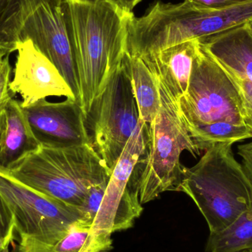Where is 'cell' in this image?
<instances>
[{"label":"cell","instance_id":"cell-1","mask_svg":"<svg viewBox=\"0 0 252 252\" xmlns=\"http://www.w3.org/2000/svg\"><path fill=\"white\" fill-rule=\"evenodd\" d=\"M63 7L86 114L124 62L133 12L115 0H63Z\"/></svg>","mask_w":252,"mask_h":252},{"label":"cell","instance_id":"cell-2","mask_svg":"<svg viewBox=\"0 0 252 252\" xmlns=\"http://www.w3.org/2000/svg\"><path fill=\"white\" fill-rule=\"evenodd\" d=\"M232 146L220 144L207 150L195 166L185 167L178 188L192 198L210 233L223 230L252 208V183Z\"/></svg>","mask_w":252,"mask_h":252},{"label":"cell","instance_id":"cell-3","mask_svg":"<svg viewBox=\"0 0 252 252\" xmlns=\"http://www.w3.org/2000/svg\"><path fill=\"white\" fill-rule=\"evenodd\" d=\"M7 170L30 188L77 207L93 188L109 182L112 175L90 144L65 148L40 145Z\"/></svg>","mask_w":252,"mask_h":252},{"label":"cell","instance_id":"cell-4","mask_svg":"<svg viewBox=\"0 0 252 252\" xmlns=\"http://www.w3.org/2000/svg\"><path fill=\"white\" fill-rule=\"evenodd\" d=\"M158 83L161 107L148 124L145 154L131 177L141 204L154 201L163 192L178 191L185 168L180 161L182 152L188 151L194 157L201 154L182 119L177 100L158 79Z\"/></svg>","mask_w":252,"mask_h":252},{"label":"cell","instance_id":"cell-5","mask_svg":"<svg viewBox=\"0 0 252 252\" xmlns=\"http://www.w3.org/2000/svg\"><path fill=\"white\" fill-rule=\"evenodd\" d=\"M0 195L13 215L17 252H50L75 222L84 219L78 207L30 188L1 167Z\"/></svg>","mask_w":252,"mask_h":252},{"label":"cell","instance_id":"cell-6","mask_svg":"<svg viewBox=\"0 0 252 252\" xmlns=\"http://www.w3.org/2000/svg\"><path fill=\"white\" fill-rule=\"evenodd\" d=\"M139 121L131 80L124 59L85 114L90 145L112 173Z\"/></svg>","mask_w":252,"mask_h":252},{"label":"cell","instance_id":"cell-7","mask_svg":"<svg viewBox=\"0 0 252 252\" xmlns=\"http://www.w3.org/2000/svg\"><path fill=\"white\" fill-rule=\"evenodd\" d=\"M178 105L187 127L216 123L247 126L238 89L201 44L192 65L188 91Z\"/></svg>","mask_w":252,"mask_h":252},{"label":"cell","instance_id":"cell-8","mask_svg":"<svg viewBox=\"0 0 252 252\" xmlns=\"http://www.w3.org/2000/svg\"><path fill=\"white\" fill-rule=\"evenodd\" d=\"M148 125L139 120L115 167L93 225L94 232L112 235L133 227L143 211L131 184L133 170L145 154Z\"/></svg>","mask_w":252,"mask_h":252},{"label":"cell","instance_id":"cell-9","mask_svg":"<svg viewBox=\"0 0 252 252\" xmlns=\"http://www.w3.org/2000/svg\"><path fill=\"white\" fill-rule=\"evenodd\" d=\"M26 40L32 41L37 50L56 66L79 101V83L63 0L59 2L43 1L35 7L24 22L19 33L20 42Z\"/></svg>","mask_w":252,"mask_h":252},{"label":"cell","instance_id":"cell-10","mask_svg":"<svg viewBox=\"0 0 252 252\" xmlns=\"http://www.w3.org/2000/svg\"><path fill=\"white\" fill-rule=\"evenodd\" d=\"M16 51L13 80L9 82L8 89L12 97L20 95L22 107L52 96L77 100L59 69L32 41L19 43Z\"/></svg>","mask_w":252,"mask_h":252},{"label":"cell","instance_id":"cell-11","mask_svg":"<svg viewBox=\"0 0 252 252\" xmlns=\"http://www.w3.org/2000/svg\"><path fill=\"white\" fill-rule=\"evenodd\" d=\"M22 108L41 146L65 148L90 144L85 113L78 100L52 103L44 99Z\"/></svg>","mask_w":252,"mask_h":252},{"label":"cell","instance_id":"cell-12","mask_svg":"<svg viewBox=\"0 0 252 252\" xmlns=\"http://www.w3.org/2000/svg\"><path fill=\"white\" fill-rule=\"evenodd\" d=\"M199 40L206 53L231 78L252 83V31L250 22Z\"/></svg>","mask_w":252,"mask_h":252},{"label":"cell","instance_id":"cell-13","mask_svg":"<svg viewBox=\"0 0 252 252\" xmlns=\"http://www.w3.org/2000/svg\"><path fill=\"white\" fill-rule=\"evenodd\" d=\"M200 44L192 39L140 57L178 102L188 91Z\"/></svg>","mask_w":252,"mask_h":252},{"label":"cell","instance_id":"cell-14","mask_svg":"<svg viewBox=\"0 0 252 252\" xmlns=\"http://www.w3.org/2000/svg\"><path fill=\"white\" fill-rule=\"evenodd\" d=\"M39 146L20 100L10 99L0 112V167L9 170Z\"/></svg>","mask_w":252,"mask_h":252},{"label":"cell","instance_id":"cell-15","mask_svg":"<svg viewBox=\"0 0 252 252\" xmlns=\"http://www.w3.org/2000/svg\"><path fill=\"white\" fill-rule=\"evenodd\" d=\"M139 110V120L145 124L154 121L161 107L158 79L140 57L128 52L124 57Z\"/></svg>","mask_w":252,"mask_h":252},{"label":"cell","instance_id":"cell-16","mask_svg":"<svg viewBox=\"0 0 252 252\" xmlns=\"http://www.w3.org/2000/svg\"><path fill=\"white\" fill-rule=\"evenodd\" d=\"M43 1L62 0H0V50L9 56L17 50L24 22Z\"/></svg>","mask_w":252,"mask_h":252},{"label":"cell","instance_id":"cell-17","mask_svg":"<svg viewBox=\"0 0 252 252\" xmlns=\"http://www.w3.org/2000/svg\"><path fill=\"white\" fill-rule=\"evenodd\" d=\"M112 249V235L94 232L91 222L81 219L50 252H109Z\"/></svg>","mask_w":252,"mask_h":252},{"label":"cell","instance_id":"cell-18","mask_svg":"<svg viewBox=\"0 0 252 252\" xmlns=\"http://www.w3.org/2000/svg\"><path fill=\"white\" fill-rule=\"evenodd\" d=\"M252 252V208L220 232L210 233L207 252Z\"/></svg>","mask_w":252,"mask_h":252},{"label":"cell","instance_id":"cell-19","mask_svg":"<svg viewBox=\"0 0 252 252\" xmlns=\"http://www.w3.org/2000/svg\"><path fill=\"white\" fill-rule=\"evenodd\" d=\"M187 128L200 151H206L216 145H232L235 142L252 138V130L248 126L234 125L229 123H216Z\"/></svg>","mask_w":252,"mask_h":252},{"label":"cell","instance_id":"cell-20","mask_svg":"<svg viewBox=\"0 0 252 252\" xmlns=\"http://www.w3.org/2000/svg\"><path fill=\"white\" fill-rule=\"evenodd\" d=\"M13 215L0 195V252H8L15 239Z\"/></svg>","mask_w":252,"mask_h":252},{"label":"cell","instance_id":"cell-21","mask_svg":"<svg viewBox=\"0 0 252 252\" xmlns=\"http://www.w3.org/2000/svg\"><path fill=\"white\" fill-rule=\"evenodd\" d=\"M108 182H105L93 188L81 206L78 207L84 219L87 221L91 222L93 225L100 208Z\"/></svg>","mask_w":252,"mask_h":252},{"label":"cell","instance_id":"cell-22","mask_svg":"<svg viewBox=\"0 0 252 252\" xmlns=\"http://www.w3.org/2000/svg\"><path fill=\"white\" fill-rule=\"evenodd\" d=\"M10 75H11V66L9 62L8 56L6 57L2 69L0 72V112L7 105V102L13 98L8 89Z\"/></svg>","mask_w":252,"mask_h":252},{"label":"cell","instance_id":"cell-23","mask_svg":"<svg viewBox=\"0 0 252 252\" xmlns=\"http://www.w3.org/2000/svg\"><path fill=\"white\" fill-rule=\"evenodd\" d=\"M184 1H188L198 8L215 10V9L223 8L228 6L243 2L246 0H184Z\"/></svg>","mask_w":252,"mask_h":252},{"label":"cell","instance_id":"cell-24","mask_svg":"<svg viewBox=\"0 0 252 252\" xmlns=\"http://www.w3.org/2000/svg\"><path fill=\"white\" fill-rule=\"evenodd\" d=\"M238 154L242 158V165L252 183V142L241 145Z\"/></svg>","mask_w":252,"mask_h":252},{"label":"cell","instance_id":"cell-25","mask_svg":"<svg viewBox=\"0 0 252 252\" xmlns=\"http://www.w3.org/2000/svg\"><path fill=\"white\" fill-rule=\"evenodd\" d=\"M118 4L127 12H132L133 9L142 0H115Z\"/></svg>","mask_w":252,"mask_h":252},{"label":"cell","instance_id":"cell-26","mask_svg":"<svg viewBox=\"0 0 252 252\" xmlns=\"http://www.w3.org/2000/svg\"><path fill=\"white\" fill-rule=\"evenodd\" d=\"M8 56L9 55L5 54L4 52L0 50V72H1V69H2L3 65H4L6 57Z\"/></svg>","mask_w":252,"mask_h":252},{"label":"cell","instance_id":"cell-27","mask_svg":"<svg viewBox=\"0 0 252 252\" xmlns=\"http://www.w3.org/2000/svg\"><path fill=\"white\" fill-rule=\"evenodd\" d=\"M250 26H251L252 31V22H250Z\"/></svg>","mask_w":252,"mask_h":252},{"label":"cell","instance_id":"cell-28","mask_svg":"<svg viewBox=\"0 0 252 252\" xmlns=\"http://www.w3.org/2000/svg\"></svg>","mask_w":252,"mask_h":252},{"label":"cell","instance_id":"cell-29","mask_svg":"<svg viewBox=\"0 0 252 252\" xmlns=\"http://www.w3.org/2000/svg\"><path fill=\"white\" fill-rule=\"evenodd\" d=\"M16 252H17L16 251Z\"/></svg>","mask_w":252,"mask_h":252}]
</instances>
